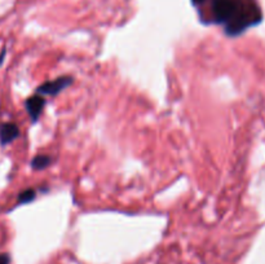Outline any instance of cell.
<instances>
[{
	"label": "cell",
	"instance_id": "1",
	"mask_svg": "<svg viewBox=\"0 0 265 264\" xmlns=\"http://www.w3.org/2000/svg\"><path fill=\"white\" fill-rule=\"evenodd\" d=\"M211 16L214 23L224 26L225 34L231 38L242 35L263 19L258 4L243 0H212Z\"/></svg>",
	"mask_w": 265,
	"mask_h": 264
},
{
	"label": "cell",
	"instance_id": "2",
	"mask_svg": "<svg viewBox=\"0 0 265 264\" xmlns=\"http://www.w3.org/2000/svg\"><path fill=\"white\" fill-rule=\"evenodd\" d=\"M73 83V78L71 77H58L57 79L54 81H50L43 83L42 85H39L36 88V93L39 95H47V96H57L58 93H61L65 88H67L69 85H71Z\"/></svg>",
	"mask_w": 265,
	"mask_h": 264
},
{
	"label": "cell",
	"instance_id": "3",
	"mask_svg": "<svg viewBox=\"0 0 265 264\" xmlns=\"http://www.w3.org/2000/svg\"><path fill=\"white\" fill-rule=\"evenodd\" d=\"M44 106H46V99L42 95H39V93H35L34 96L29 97L25 101V108H26V112L29 113L33 123L38 122V119L42 116L43 110H44Z\"/></svg>",
	"mask_w": 265,
	"mask_h": 264
},
{
	"label": "cell",
	"instance_id": "4",
	"mask_svg": "<svg viewBox=\"0 0 265 264\" xmlns=\"http://www.w3.org/2000/svg\"><path fill=\"white\" fill-rule=\"evenodd\" d=\"M19 128L18 126L13 122H7V123L0 124V144L1 145H8L16 139H18Z\"/></svg>",
	"mask_w": 265,
	"mask_h": 264
},
{
	"label": "cell",
	"instance_id": "5",
	"mask_svg": "<svg viewBox=\"0 0 265 264\" xmlns=\"http://www.w3.org/2000/svg\"><path fill=\"white\" fill-rule=\"evenodd\" d=\"M50 163H52V158H50V155L46 154L35 155L34 158L31 159V167L35 171L44 170V168L50 166Z\"/></svg>",
	"mask_w": 265,
	"mask_h": 264
},
{
	"label": "cell",
	"instance_id": "6",
	"mask_svg": "<svg viewBox=\"0 0 265 264\" xmlns=\"http://www.w3.org/2000/svg\"><path fill=\"white\" fill-rule=\"evenodd\" d=\"M35 197H36V192H35V189H33V188H27V189L22 190V192L18 194L17 205H26L29 202L34 201Z\"/></svg>",
	"mask_w": 265,
	"mask_h": 264
},
{
	"label": "cell",
	"instance_id": "7",
	"mask_svg": "<svg viewBox=\"0 0 265 264\" xmlns=\"http://www.w3.org/2000/svg\"><path fill=\"white\" fill-rule=\"evenodd\" d=\"M11 263V255L7 252H1L0 254V264H9Z\"/></svg>",
	"mask_w": 265,
	"mask_h": 264
},
{
	"label": "cell",
	"instance_id": "8",
	"mask_svg": "<svg viewBox=\"0 0 265 264\" xmlns=\"http://www.w3.org/2000/svg\"><path fill=\"white\" fill-rule=\"evenodd\" d=\"M5 54H7V50H3L1 52H0V66L3 65L4 58H5Z\"/></svg>",
	"mask_w": 265,
	"mask_h": 264
},
{
	"label": "cell",
	"instance_id": "9",
	"mask_svg": "<svg viewBox=\"0 0 265 264\" xmlns=\"http://www.w3.org/2000/svg\"><path fill=\"white\" fill-rule=\"evenodd\" d=\"M204 1H206V0H192L193 5H197V7H198V5H200V4H203Z\"/></svg>",
	"mask_w": 265,
	"mask_h": 264
}]
</instances>
